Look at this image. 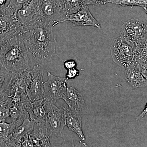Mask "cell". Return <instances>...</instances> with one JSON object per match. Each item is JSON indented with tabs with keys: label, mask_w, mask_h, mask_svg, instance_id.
<instances>
[{
	"label": "cell",
	"mask_w": 147,
	"mask_h": 147,
	"mask_svg": "<svg viewBox=\"0 0 147 147\" xmlns=\"http://www.w3.org/2000/svg\"><path fill=\"white\" fill-rule=\"evenodd\" d=\"M125 78L127 83L134 88L147 86V80L136 67L125 68Z\"/></svg>",
	"instance_id": "2e32d148"
},
{
	"label": "cell",
	"mask_w": 147,
	"mask_h": 147,
	"mask_svg": "<svg viewBox=\"0 0 147 147\" xmlns=\"http://www.w3.org/2000/svg\"><path fill=\"white\" fill-rule=\"evenodd\" d=\"M47 77L48 80L44 82V98L54 104L59 99L63 100L67 88L68 79L66 77L55 76L50 72L47 73Z\"/></svg>",
	"instance_id": "52a82bcc"
},
{
	"label": "cell",
	"mask_w": 147,
	"mask_h": 147,
	"mask_svg": "<svg viewBox=\"0 0 147 147\" xmlns=\"http://www.w3.org/2000/svg\"><path fill=\"white\" fill-rule=\"evenodd\" d=\"M63 100L69 108L83 115L86 110L85 100L82 94L73 87H67Z\"/></svg>",
	"instance_id": "4fadbf2b"
},
{
	"label": "cell",
	"mask_w": 147,
	"mask_h": 147,
	"mask_svg": "<svg viewBox=\"0 0 147 147\" xmlns=\"http://www.w3.org/2000/svg\"><path fill=\"white\" fill-rule=\"evenodd\" d=\"M123 7H147V0H111L110 3Z\"/></svg>",
	"instance_id": "44dd1931"
},
{
	"label": "cell",
	"mask_w": 147,
	"mask_h": 147,
	"mask_svg": "<svg viewBox=\"0 0 147 147\" xmlns=\"http://www.w3.org/2000/svg\"><path fill=\"white\" fill-rule=\"evenodd\" d=\"M146 115H147V102L146 106H145L144 109L143 110L142 113L137 117V120L143 118V117H145Z\"/></svg>",
	"instance_id": "4316f807"
},
{
	"label": "cell",
	"mask_w": 147,
	"mask_h": 147,
	"mask_svg": "<svg viewBox=\"0 0 147 147\" xmlns=\"http://www.w3.org/2000/svg\"><path fill=\"white\" fill-rule=\"evenodd\" d=\"M29 59L21 32L9 40L0 50V66L12 73H23L30 69Z\"/></svg>",
	"instance_id": "7a4b0ae2"
},
{
	"label": "cell",
	"mask_w": 147,
	"mask_h": 147,
	"mask_svg": "<svg viewBox=\"0 0 147 147\" xmlns=\"http://www.w3.org/2000/svg\"><path fill=\"white\" fill-rule=\"evenodd\" d=\"M79 71L76 68L70 69H68L67 73L66 75V78L68 80L74 79L79 76Z\"/></svg>",
	"instance_id": "cb8c5ba5"
},
{
	"label": "cell",
	"mask_w": 147,
	"mask_h": 147,
	"mask_svg": "<svg viewBox=\"0 0 147 147\" xmlns=\"http://www.w3.org/2000/svg\"><path fill=\"white\" fill-rule=\"evenodd\" d=\"M39 14L43 22L53 27L67 21L59 0H39Z\"/></svg>",
	"instance_id": "8992f818"
},
{
	"label": "cell",
	"mask_w": 147,
	"mask_h": 147,
	"mask_svg": "<svg viewBox=\"0 0 147 147\" xmlns=\"http://www.w3.org/2000/svg\"><path fill=\"white\" fill-rule=\"evenodd\" d=\"M39 15V0H30L17 11L16 17L23 26L31 22Z\"/></svg>",
	"instance_id": "7c38bea8"
},
{
	"label": "cell",
	"mask_w": 147,
	"mask_h": 147,
	"mask_svg": "<svg viewBox=\"0 0 147 147\" xmlns=\"http://www.w3.org/2000/svg\"><path fill=\"white\" fill-rule=\"evenodd\" d=\"M53 28L43 22L39 15L22 26V38L32 62L39 64L51 61L57 45Z\"/></svg>",
	"instance_id": "6da1fadb"
},
{
	"label": "cell",
	"mask_w": 147,
	"mask_h": 147,
	"mask_svg": "<svg viewBox=\"0 0 147 147\" xmlns=\"http://www.w3.org/2000/svg\"><path fill=\"white\" fill-rule=\"evenodd\" d=\"M84 0H59L63 13L67 16L77 12L84 6Z\"/></svg>",
	"instance_id": "e0dca14e"
},
{
	"label": "cell",
	"mask_w": 147,
	"mask_h": 147,
	"mask_svg": "<svg viewBox=\"0 0 147 147\" xmlns=\"http://www.w3.org/2000/svg\"><path fill=\"white\" fill-rule=\"evenodd\" d=\"M65 112L66 126L69 130L76 133L82 141L86 140L82 127V113L65 108Z\"/></svg>",
	"instance_id": "5bb4252c"
},
{
	"label": "cell",
	"mask_w": 147,
	"mask_h": 147,
	"mask_svg": "<svg viewBox=\"0 0 147 147\" xmlns=\"http://www.w3.org/2000/svg\"><path fill=\"white\" fill-rule=\"evenodd\" d=\"M45 123H35L30 134L34 147H51L50 136Z\"/></svg>",
	"instance_id": "9a60e30c"
},
{
	"label": "cell",
	"mask_w": 147,
	"mask_h": 147,
	"mask_svg": "<svg viewBox=\"0 0 147 147\" xmlns=\"http://www.w3.org/2000/svg\"><path fill=\"white\" fill-rule=\"evenodd\" d=\"M31 80L27 88L26 94L32 102L44 98L45 90L43 82V70L38 64L30 70Z\"/></svg>",
	"instance_id": "ba28073f"
},
{
	"label": "cell",
	"mask_w": 147,
	"mask_h": 147,
	"mask_svg": "<svg viewBox=\"0 0 147 147\" xmlns=\"http://www.w3.org/2000/svg\"><path fill=\"white\" fill-rule=\"evenodd\" d=\"M2 7V6H0V9H1V8Z\"/></svg>",
	"instance_id": "f546056e"
},
{
	"label": "cell",
	"mask_w": 147,
	"mask_h": 147,
	"mask_svg": "<svg viewBox=\"0 0 147 147\" xmlns=\"http://www.w3.org/2000/svg\"><path fill=\"white\" fill-rule=\"evenodd\" d=\"M110 50L113 61L125 69L135 66V50L120 37L114 40Z\"/></svg>",
	"instance_id": "277c9868"
},
{
	"label": "cell",
	"mask_w": 147,
	"mask_h": 147,
	"mask_svg": "<svg viewBox=\"0 0 147 147\" xmlns=\"http://www.w3.org/2000/svg\"><path fill=\"white\" fill-rule=\"evenodd\" d=\"M143 8H144V9L145 12H146V14H147V7H143Z\"/></svg>",
	"instance_id": "f1b7e54d"
},
{
	"label": "cell",
	"mask_w": 147,
	"mask_h": 147,
	"mask_svg": "<svg viewBox=\"0 0 147 147\" xmlns=\"http://www.w3.org/2000/svg\"><path fill=\"white\" fill-rule=\"evenodd\" d=\"M147 35L146 24L133 18L123 24L119 37L135 50L141 45Z\"/></svg>",
	"instance_id": "3957f363"
},
{
	"label": "cell",
	"mask_w": 147,
	"mask_h": 147,
	"mask_svg": "<svg viewBox=\"0 0 147 147\" xmlns=\"http://www.w3.org/2000/svg\"><path fill=\"white\" fill-rule=\"evenodd\" d=\"M111 0H84V5H102L110 3Z\"/></svg>",
	"instance_id": "603a6c76"
},
{
	"label": "cell",
	"mask_w": 147,
	"mask_h": 147,
	"mask_svg": "<svg viewBox=\"0 0 147 147\" xmlns=\"http://www.w3.org/2000/svg\"><path fill=\"white\" fill-rule=\"evenodd\" d=\"M30 0H10L7 7L9 9L17 13V11Z\"/></svg>",
	"instance_id": "7402d4cb"
},
{
	"label": "cell",
	"mask_w": 147,
	"mask_h": 147,
	"mask_svg": "<svg viewBox=\"0 0 147 147\" xmlns=\"http://www.w3.org/2000/svg\"><path fill=\"white\" fill-rule=\"evenodd\" d=\"M12 73L0 66V98L7 96Z\"/></svg>",
	"instance_id": "ac0fdd59"
},
{
	"label": "cell",
	"mask_w": 147,
	"mask_h": 147,
	"mask_svg": "<svg viewBox=\"0 0 147 147\" xmlns=\"http://www.w3.org/2000/svg\"><path fill=\"white\" fill-rule=\"evenodd\" d=\"M47 114L45 125L50 131V135L62 137L63 129L66 126L65 112L64 107L59 108L54 103L46 100Z\"/></svg>",
	"instance_id": "5b68a950"
},
{
	"label": "cell",
	"mask_w": 147,
	"mask_h": 147,
	"mask_svg": "<svg viewBox=\"0 0 147 147\" xmlns=\"http://www.w3.org/2000/svg\"><path fill=\"white\" fill-rule=\"evenodd\" d=\"M67 21H69L74 26H92L100 28V26L94 18L89 10L88 5H84L80 10L67 16Z\"/></svg>",
	"instance_id": "30bf717a"
},
{
	"label": "cell",
	"mask_w": 147,
	"mask_h": 147,
	"mask_svg": "<svg viewBox=\"0 0 147 147\" xmlns=\"http://www.w3.org/2000/svg\"><path fill=\"white\" fill-rule=\"evenodd\" d=\"M21 147H34L33 144L30 139V136L24 139L21 144Z\"/></svg>",
	"instance_id": "484cf974"
},
{
	"label": "cell",
	"mask_w": 147,
	"mask_h": 147,
	"mask_svg": "<svg viewBox=\"0 0 147 147\" xmlns=\"http://www.w3.org/2000/svg\"><path fill=\"white\" fill-rule=\"evenodd\" d=\"M24 109L31 119L36 123H45L47 111L45 98L34 102L29 100L24 105Z\"/></svg>",
	"instance_id": "8fae6325"
},
{
	"label": "cell",
	"mask_w": 147,
	"mask_h": 147,
	"mask_svg": "<svg viewBox=\"0 0 147 147\" xmlns=\"http://www.w3.org/2000/svg\"><path fill=\"white\" fill-rule=\"evenodd\" d=\"M64 66L65 68L67 69L76 68V61L74 60L66 61L64 63Z\"/></svg>",
	"instance_id": "d4e9b609"
},
{
	"label": "cell",
	"mask_w": 147,
	"mask_h": 147,
	"mask_svg": "<svg viewBox=\"0 0 147 147\" xmlns=\"http://www.w3.org/2000/svg\"><path fill=\"white\" fill-rule=\"evenodd\" d=\"M35 122L32 120L28 113L26 115L24 121L20 125L11 124L9 139L11 147H21V144L25 138L30 136Z\"/></svg>",
	"instance_id": "9c48e42d"
},
{
	"label": "cell",
	"mask_w": 147,
	"mask_h": 147,
	"mask_svg": "<svg viewBox=\"0 0 147 147\" xmlns=\"http://www.w3.org/2000/svg\"><path fill=\"white\" fill-rule=\"evenodd\" d=\"M11 124L0 122V147H11L9 139Z\"/></svg>",
	"instance_id": "ffe728a7"
},
{
	"label": "cell",
	"mask_w": 147,
	"mask_h": 147,
	"mask_svg": "<svg viewBox=\"0 0 147 147\" xmlns=\"http://www.w3.org/2000/svg\"><path fill=\"white\" fill-rule=\"evenodd\" d=\"M7 0H0V6H4Z\"/></svg>",
	"instance_id": "83f0119b"
},
{
	"label": "cell",
	"mask_w": 147,
	"mask_h": 147,
	"mask_svg": "<svg viewBox=\"0 0 147 147\" xmlns=\"http://www.w3.org/2000/svg\"><path fill=\"white\" fill-rule=\"evenodd\" d=\"M13 103L8 96L0 98V122L5 121L10 117V108Z\"/></svg>",
	"instance_id": "d6986e66"
}]
</instances>
